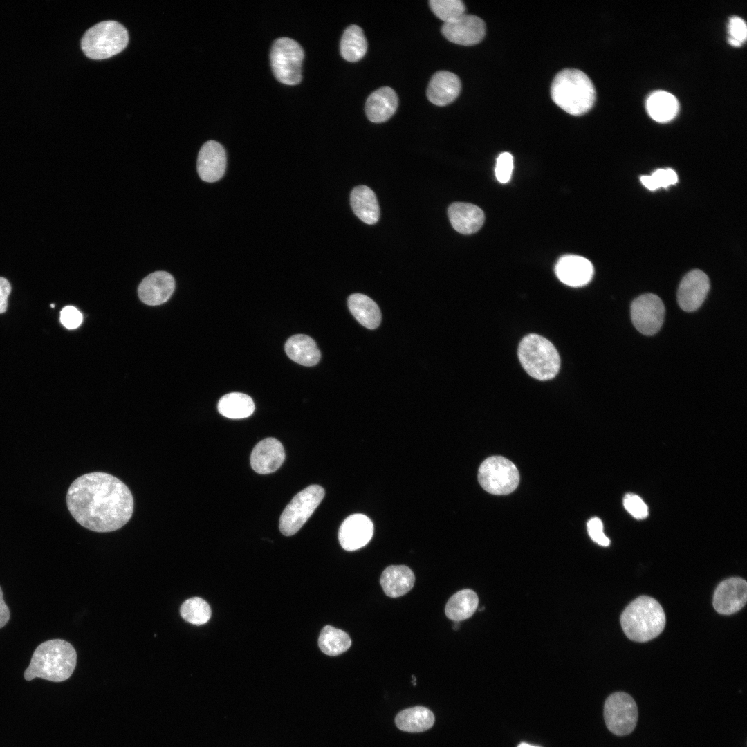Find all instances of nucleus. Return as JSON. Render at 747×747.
<instances>
[{"mask_svg": "<svg viewBox=\"0 0 747 747\" xmlns=\"http://www.w3.org/2000/svg\"><path fill=\"white\" fill-rule=\"evenodd\" d=\"M66 504L81 526L101 533L122 528L133 511L129 488L116 477L100 472L77 477L68 490Z\"/></svg>", "mask_w": 747, "mask_h": 747, "instance_id": "f257e3e1", "label": "nucleus"}, {"mask_svg": "<svg viewBox=\"0 0 747 747\" xmlns=\"http://www.w3.org/2000/svg\"><path fill=\"white\" fill-rule=\"evenodd\" d=\"M77 663V654L68 642L53 639L41 643L34 651L24 678L30 681L42 678L54 682L68 679Z\"/></svg>", "mask_w": 747, "mask_h": 747, "instance_id": "f03ea898", "label": "nucleus"}, {"mask_svg": "<svg viewBox=\"0 0 747 747\" xmlns=\"http://www.w3.org/2000/svg\"><path fill=\"white\" fill-rule=\"evenodd\" d=\"M553 101L573 116L588 112L596 100L594 86L589 77L575 68H566L554 77L551 86Z\"/></svg>", "mask_w": 747, "mask_h": 747, "instance_id": "7ed1b4c3", "label": "nucleus"}, {"mask_svg": "<svg viewBox=\"0 0 747 747\" xmlns=\"http://www.w3.org/2000/svg\"><path fill=\"white\" fill-rule=\"evenodd\" d=\"M620 623L625 635L637 642H646L658 636L665 625V615L654 598L642 596L625 608Z\"/></svg>", "mask_w": 747, "mask_h": 747, "instance_id": "20e7f679", "label": "nucleus"}, {"mask_svg": "<svg viewBox=\"0 0 747 747\" xmlns=\"http://www.w3.org/2000/svg\"><path fill=\"white\" fill-rule=\"evenodd\" d=\"M517 353L524 370L539 380L552 379L560 370V358L557 349L540 335L525 336L519 344Z\"/></svg>", "mask_w": 747, "mask_h": 747, "instance_id": "39448f33", "label": "nucleus"}, {"mask_svg": "<svg viewBox=\"0 0 747 747\" xmlns=\"http://www.w3.org/2000/svg\"><path fill=\"white\" fill-rule=\"evenodd\" d=\"M128 41L126 28L118 21L107 20L89 28L82 37L81 46L88 57L103 59L121 52Z\"/></svg>", "mask_w": 747, "mask_h": 747, "instance_id": "423d86ee", "label": "nucleus"}, {"mask_svg": "<svg viewBox=\"0 0 747 747\" xmlns=\"http://www.w3.org/2000/svg\"><path fill=\"white\" fill-rule=\"evenodd\" d=\"M304 50L301 45L289 37L275 39L270 50V64L275 77L280 82L295 85L302 80Z\"/></svg>", "mask_w": 747, "mask_h": 747, "instance_id": "0eeeda50", "label": "nucleus"}, {"mask_svg": "<svg viewBox=\"0 0 747 747\" xmlns=\"http://www.w3.org/2000/svg\"><path fill=\"white\" fill-rule=\"evenodd\" d=\"M481 486L496 495H508L514 491L519 482V474L515 465L501 456L485 459L478 471Z\"/></svg>", "mask_w": 747, "mask_h": 747, "instance_id": "6e6552de", "label": "nucleus"}, {"mask_svg": "<svg viewBox=\"0 0 747 747\" xmlns=\"http://www.w3.org/2000/svg\"><path fill=\"white\" fill-rule=\"evenodd\" d=\"M325 495L324 488L311 485L298 492L279 518V530L286 536L297 533L311 516Z\"/></svg>", "mask_w": 747, "mask_h": 747, "instance_id": "1a4fd4ad", "label": "nucleus"}, {"mask_svg": "<svg viewBox=\"0 0 747 747\" xmlns=\"http://www.w3.org/2000/svg\"><path fill=\"white\" fill-rule=\"evenodd\" d=\"M636 703L629 694L616 692L610 694L604 705V719L608 730L618 736L630 734L638 721Z\"/></svg>", "mask_w": 747, "mask_h": 747, "instance_id": "9d476101", "label": "nucleus"}, {"mask_svg": "<svg viewBox=\"0 0 747 747\" xmlns=\"http://www.w3.org/2000/svg\"><path fill=\"white\" fill-rule=\"evenodd\" d=\"M665 306L657 295L646 293L636 298L631 305V318L635 328L642 334L652 335L661 328Z\"/></svg>", "mask_w": 747, "mask_h": 747, "instance_id": "9b49d317", "label": "nucleus"}, {"mask_svg": "<svg viewBox=\"0 0 747 747\" xmlns=\"http://www.w3.org/2000/svg\"><path fill=\"white\" fill-rule=\"evenodd\" d=\"M443 35L450 42L462 45L472 46L479 43L486 35L484 21L475 15L464 14L459 18L444 23L441 28Z\"/></svg>", "mask_w": 747, "mask_h": 747, "instance_id": "f8f14e48", "label": "nucleus"}, {"mask_svg": "<svg viewBox=\"0 0 747 747\" xmlns=\"http://www.w3.org/2000/svg\"><path fill=\"white\" fill-rule=\"evenodd\" d=\"M710 290V280L700 270L689 272L681 280L677 301L681 308L686 312L697 310L704 302Z\"/></svg>", "mask_w": 747, "mask_h": 747, "instance_id": "ddd939ff", "label": "nucleus"}, {"mask_svg": "<svg viewBox=\"0 0 747 747\" xmlns=\"http://www.w3.org/2000/svg\"><path fill=\"white\" fill-rule=\"evenodd\" d=\"M746 600V581L741 578H730L722 581L715 589L713 607L718 613L730 615L743 608Z\"/></svg>", "mask_w": 747, "mask_h": 747, "instance_id": "4468645a", "label": "nucleus"}, {"mask_svg": "<svg viewBox=\"0 0 747 747\" xmlns=\"http://www.w3.org/2000/svg\"><path fill=\"white\" fill-rule=\"evenodd\" d=\"M373 533L374 525L368 517L363 514H353L341 524L338 539L344 550L351 551L367 544Z\"/></svg>", "mask_w": 747, "mask_h": 747, "instance_id": "2eb2a0df", "label": "nucleus"}, {"mask_svg": "<svg viewBox=\"0 0 747 747\" xmlns=\"http://www.w3.org/2000/svg\"><path fill=\"white\" fill-rule=\"evenodd\" d=\"M196 168L203 181L212 183L221 179L226 168V154L223 147L214 140L205 142L199 152Z\"/></svg>", "mask_w": 747, "mask_h": 747, "instance_id": "dca6fc26", "label": "nucleus"}, {"mask_svg": "<svg viewBox=\"0 0 747 747\" xmlns=\"http://www.w3.org/2000/svg\"><path fill=\"white\" fill-rule=\"evenodd\" d=\"M557 278L564 284L572 287H580L587 284L593 275L594 269L587 259L574 255L562 256L557 261L555 268Z\"/></svg>", "mask_w": 747, "mask_h": 747, "instance_id": "f3484780", "label": "nucleus"}, {"mask_svg": "<svg viewBox=\"0 0 747 747\" xmlns=\"http://www.w3.org/2000/svg\"><path fill=\"white\" fill-rule=\"evenodd\" d=\"M175 288L173 276L165 271H156L140 282L138 293L140 300L148 305H159L167 302Z\"/></svg>", "mask_w": 747, "mask_h": 747, "instance_id": "a211bd4d", "label": "nucleus"}, {"mask_svg": "<svg viewBox=\"0 0 747 747\" xmlns=\"http://www.w3.org/2000/svg\"><path fill=\"white\" fill-rule=\"evenodd\" d=\"M285 459L282 444L275 438L259 441L250 455L252 468L259 474H270L277 470Z\"/></svg>", "mask_w": 747, "mask_h": 747, "instance_id": "6ab92c4d", "label": "nucleus"}, {"mask_svg": "<svg viewBox=\"0 0 747 747\" xmlns=\"http://www.w3.org/2000/svg\"><path fill=\"white\" fill-rule=\"evenodd\" d=\"M461 88L459 77L453 73L440 71L432 77L427 89L428 100L434 104L445 106L459 96Z\"/></svg>", "mask_w": 747, "mask_h": 747, "instance_id": "aec40b11", "label": "nucleus"}, {"mask_svg": "<svg viewBox=\"0 0 747 747\" xmlns=\"http://www.w3.org/2000/svg\"><path fill=\"white\" fill-rule=\"evenodd\" d=\"M448 214L453 228L463 234H471L477 232L483 225L485 216L483 210L478 206L456 202L448 208Z\"/></svg>", "mask_w": 747, "mask_h": 747, "instance_id": "412c9836", "label": "nucleus"}, {"mask_svg": "<svg viewBox=\"0 0 747 747\" xmlns=\"http://www.w3.org/2000/svg\"><path fill=\"white\" fill-rule=\"evenodd\" d=\"M398 96L390 87H381L374 91L367 98L365 112L368 119L375 123L385 122L396 112Z\"/></svg>", "mask_w": 747, "mask_h": 747, "instance_id": "4be33fe9", "label": "nucleus"}, {"mask_svg": "<svg viewBox=\"0 0 747 747\" xmlns=\"http://www.w3.org/2000/svg\"><path fill=\"white\" fill-rule=\"evenodd\" d=\"M380 584L385 593L391 598H398L406 594L414 587L415 575L405 565H391L382 572Z\"/></svg>", "mask_w": 747, "mask_h": 747, "instance_id": "5701e85b", "label": "nucleus"}, {"mask_svg": "<svg viewBox=\"0 0 747 747\" xmlns=\"http://www.w3.org/2000/svg\"><path fill=\"white\" fill-rule=\"evenodd\" d=\"M350 203L354 214L364 223L369 225L377 223L380 208L371 188L365 185L355 187L351 192Z\"/></svg>", "mask_w": 747, "mask_h": 747, "instance_id": "b1692460", "label": "nucleus"}, {"mask_svg": "<svg viewBox=\"0 0 747 747\" xmlns=\"http://www.w3.org/2000/svg\"><path fill=\"white\" fill-rule=\"evenodd\" d=\"M284 348L287 356L302 365L313 366L320 360L321 353L317 344L306 335L291 336L286 341Z\"/></svg>", "mask_w": 747, "mask_h": 747, "instance_id": "393cba45", "label": "nucleus"}, {"mask_svg": "<svg viewBox=\"0 0 747 747\" xmlns=\"http://www.w3.org/2000/svg\"><path fill=\"white\" fill-rule=\"evenodd\" d=\"M348 307L353 316L363 326L376 329L381 322V313L377 304L368 296L354 293L348 298Z\"/></svg>", "mask_w": 747, "mask_h": 747, "instance_id": "a878e982", "label": "nucleus"}, {"mask_svg": "<svg viewBox=\"0 0 747 747\" xmlns=\"http://www.w3.org/2000/svg\"><path fill=\"white\" fill-rule=\"evenodd\" d=\"M646 108L653 120L667 122L675 118L679 107L674 95L665 91H656L648 97Z\"/></svg>", "mask_w": 747, "mask_h": 747, "instance_id": "bb28decb", "label": "nucleus"}, {"mask_svg": "<svg viewBox=\"0 0 747 747\" xmlns=\"http://www.w3.org/2000/svg\"><path fill=\"white\" fill-rule=\"evenodd\" d=\"M395 723L403 731L420 732L433 726L434 716L428 708L416 706L400 712L396 717Z\"/></svg>", "mask_w": 747, "mask_h": 747, "instance_id": "cd10ccee", "label": "nucleus"}, {"mask_svg": "<svg viewBox=\"0 0 747 747\" xmlns=\"http://www.w3.org/2000/svg\"><path fill=\"white\" fill-rule=\"evenodd\" d=\"M478 602V596L474 591H459L448 600L445 608V615L453 621L468 619L475 612Z\"/></svg>", "mask_w": 747, "mask_h": 747, "instance_id": "c85d7f7f", "label": "nucleus"}, {"mask_svg": "<svg viewBox=\"0 0 747 747\" xmlns=\"http://www.w3.org/2000/svg\"><path fill=\"white\" fill-rule=\"evenodd\" d=\"M340 48L345 60L354 62L361 59L367 49V42L362 28L354 24L348 26L342 36Z\"/></svg>", "mask_w": 747, "mask_h": 747, "instance_id": "c756f323", "label": "nucleus"}, {"mask_svg": "<svg viewBox=\"0 0 747 747\" xmlns=\"http://www.w3.org/2000/svg\"><path fill=\"white\" fill-rule=\"evenodd\" d=\"M218 410L225 417L232 419L247 418L252 414L255 404L248 395L232 392L225 394L218 403Z\"/></svg>", "mask_w": 747, "mask_h": 747, "instance_id": "7c9ffc66", "label": "nucleus"}, {"mask_svg": "<svg viewBox=\"0 0 747 747\" xmlns=\"http://www.w3.org/2000/svg\"><path fill=\"white\" fill-rule=\"evenodd\" d=\"M318 645L323 653L333 656L346 652L351 645V640L345 631L326 625L321 631Z\"/></svg>", "mask_w": 747, "mask_h": 747, "instance_id": "2f4dec72", "label": "nucleus"}, {"mask_svg": "<svg viewBox=\"0 0 747 747\" xmlns=\"http://www.w3.org/2000/svg\"><path fill=\"white\" fill-rule=\"evenodd\" d=\"M180 614L187 622L201 625L206 623L211 617V609L208 603L199 597H193L186 600L181 606Z\"/></svg>", "mask_w": 747, "mask_h": 747, "instance_id": "473e14b6", "label": "nucleus"}, {"mask_svg": "<svg viewBox=\"0 0 747 747\" xmlns=\"http://www.w3.org/2000/svg\"><path fill=\"white\" fill-rule=\"evenodd\" d=\"M429 4L434 14L444 23L465 14V6L460 0H430Z\"/></svg>", "mask_w": 747, "mask_h": 747, "instance_id": "72a5a7b5", "label": "nucleus"}, {"mask_svg": "<svg viewBox=\"0 0 747 747\" xmlns=\"http://www.w3.org/2000/svg\"><path fill=\"white\" fill-rule=\"evenodd\" d=\"M642 184L648 190L654 191L661 187H667L678 181L676 173L672 169H658L650 176L640 177Z\"/></svg>", "mask_w": 747, "mask_h": 747, "instance_id": "f704fd0d", "label": "nucleus"}, {"mask_svg": "<svg viewBox=\"0 0 747 747\" xmlns=\"http://www.w3.org/2000/svg\"><path fill=\"white\" fill-rule=\"evenodd\" d=\"M728 28L729 44L735 47L741 46L746 40L747 27L745 21L734 16L730 19Z\"/></svg>", "mask_w": 747, "mask_h": 747, "instance_id": "c9c22d12", "label": "nucleus"}, {"mask_svg": "<svg viewBox=\"0 0 747 747\" xmlns=\"http://www.w3.org/2000/svg\"><path fill=\"white\" fill-rule=\"evenodd\" d=\"M513 169V156L508 152L499 154L495 165V176L497 181L501 183H508L511 178Z\"/></svg>", "mask_w": 747, "mask_h": 747, "instance_id": "e433bc0d", "label": "nucleus"}, {"mask_svg": "<svg viewBox=\"0 0 747 747\" xmlns=\"http://www.w3.org/2000/svg\"><path fill=\"white\" fill-rule=\"evenodd\" d=\"M625 508L635 518L641 519L648 515V508L643 499L636 495L627 494L623 499Z\"/></svg>", "mask_w": 747, "mask_h": 747, "instance_id": "4c0bfd02", "label": "nucleus"}, {"mask_svg": "<svg viewBox=\"0 0 747 747\" xmlns=\"http://www.w3.org/2000/svg\"><path fill=\"white\" fill-rule=\"evenodd\" d=\"M587 531L590 537L598 544L602 546L610 544L609 539L603 532L602 522L598 517H593L588 521Z\"/></svg>", "mask_w": 747, "mask_h": 747, "instance_id": "58836bf2", "label": "nucleus"}, {"mask_svg": "<svg viewBox=\"0 0 747 747\" xmlns=\"http://www.w3.org/2000/svg\"><path fill=\"white\" fill-rule=\"evenodd\" d=\"M82 320V313L72 306L64 307L60 313V322L68 329H74L80 326Z\"/></svg>", "mask_w": 747, "mask_h": 747, "instance_id": "ea45409f", "label": "nucleus"}, {"mask_svg": "<svg viewBox=\"0 0 747 747\" xmlns=\"http://www.w3.org/2000/svg\"><path fill=\"white\" fill-rule=\"evenodd\" d=\"M10 290L11 286L8 281L0 277V314L7 309L8 297Z\"/></svg>", "mask_w": 747, "mask_h": 747, "instance_id": "a19ab883", "label": "nucleus"}, {"mask_svg": "<svg viewBox=\"0 0 747 747\" xmlns=\"http://www.w3.org/2000/svg\"><path fill=\"white\" fill-rule=\"evenodd\" d=\"M10 619V610L6 605L3 597V591L0 587V628L4 627Z\"/></svg>", "mask_w": 747, "mask_h": 747, "instance_id": "79ce46f5", "label": "nucleus"}, {"mask_svg": "<svg viewBox=\"0 0 747 747\" xmlns=\"http://www.w3.org/2000/svg\"><path fill=\"white\" fill-rule=\"evenodd\" d=\"M517 747H539V746H533V745L528 744L527 743H521Z\"/></svg>", "mask_w": 747, "mask_h": 747, "instance_id": "37998d69", "label": "nucleus"}, {"mask_svg": "<svg viewBox=\"0 0 747 747\" xmlns=\"http://www.w3.org/2000/svg\"><path fill=\"white\" fill-rule=\"evenodd\" d=\"M454 623L453 624L452 628L454 630H456V629H458L459 628L460 624H459V622H457V621H454Z\"/></svg>", "mask_w": 747, "mask_h": 747, "instance_id": "c03bdc74", "label": "nucleus"}, {"mask_svg": "<svg viewBox=\"0 0 747 747\" xmlns=\"http://www.w3.org/2000/svg\"><path fill=\"white\" fill-rule=\"evenodd\" d=\"M50 306H51L52 308H53V307H54L55 306H54V304H50Z\"/></svg>", "mask_w": 747, "mask_h": 747, "instance_id": "a18cd8bd", "label": "nucleus"}]
</instances>
